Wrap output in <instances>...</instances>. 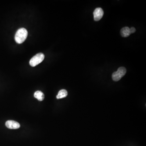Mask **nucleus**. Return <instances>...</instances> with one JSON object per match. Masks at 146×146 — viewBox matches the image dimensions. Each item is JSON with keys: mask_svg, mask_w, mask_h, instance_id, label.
Listing matches in <instances>:
<instances>
[{"mask_svg": "<svg viewBox=\"0 0 146 146\" xmlns=\"http://www.w3.org/2000/svg\"><path fill=\"white\" fill-rule=\"evenodd\" d=\"M28 31L27 30L24 28L19 29L16 32L15 39L16 42L18 44L23 43L27 38Z\"/></svg>", "mask_w": 146, "mask_h": 146, "instance_id": "1", "label": "nucleus"}, {"mask_svg": "<svg viewBox=\"0 0 146 146\" xmlns=\"http://www.w3.org/2000/svg\"><path fill=\"white\" fill-rule=\"evenodd\" d=\"M44 57V54L42 53H38L30 59L29 62L30 65L32 67H35L43 61Z\"/></svg>", "mask_w": 146, "mask_h": 146, "instance_id": "2", "label": "nucleus"}, {"mask_svg": "<svg viewBox=\"0 0 146 146\" xmlns=\"http://www.w3.org/2000/svg\"><path fill=\"white\" fill-rule=\"evenodd\" d=\"M104 14V11L102 8L100 7L96 8L93 12L94 20L95 21H99L103 17Z\"/></svg>", "mask_w": 146, "mask_h": 146, "instance_id": "4", "label": "nucleus"}, {"mask_svg": "<svg viewBox=\"0 0 146 146\" xmlns=\"http://www.w3.org/2000/svg\"><path fill=\"white\" fill-rule=\"evenodd\" d=\"M130 32L131 34L133 33L134 32H136V29H135V28L132 27L130 29Z\"/></svg>", "mask_w": 146, "mask_h": 146, "instance_id": "9", "label": "nucleus"}, {"mask_svg": "<svg viewBox=\"0 0 146 146\" xmlns=\"http://www.w3.org/2000/svg\"><path fill=\"white\" fill-rule=\"evenodd\" d=\"M5 126L8 128L10 129H17L20 127V124L16 121L9 120L6 121Z\"/></svg>", "mask_w": 146, "mask_h": 146, "instance_id": "5", "label": "nucleus"}, {"mask_svg": "<svg viewBox=\"0 0 146 146\" xmlns=\"http://www.w3.org/2000/svg\"><path fill=\"white\" fill-rule=\"evenodd\" d=\"M121 34L122 36L124 37H128L131 34L130 29L128 27L123 28L121 30Z\"/></svg>", "mask_w": 146, "mask_h": 146, "instance_id": "6", "label": "nucleus"}, {"mask_svg": "<svg viewBox=\"0 0 146 146\" xmlns=\"http://www.w3.org/2000/svg\"><path fill=\"white\" fill-rule=\"evenodd\" d=\"M68 91L65 89H62L58 93V95L57 96V99H60L62 98L66 97L68 95Z\"/></svg>", "mask_w": 146, "mask_h": 146, "instance_id": "8", "label": "nucleus"}, {"mask_svg": "<svg viewBox=\"0 0 146 146\" xmlns=\"http://www.w3.org/2000/svg\"><path fill=\"white\" fill-rule=\"evenodd\" d=\"M34 97L37 99L39 101H42L44 99V95L41 91H37L35 93Z\"/></svg>", "mask_w": 146, "mask_h": 146, "instance_id": "7", "label": "nucleus"}, {"mask_svg": "<svg viewBox=\"0 0 146 146\" xmlns=\"http://www.w3.org/2000/svg\"><path fill=\"white\" fill-rule=\"evenodd\" d=\"M126 73V70L124 67H121L118 69L117 71L115 72L112 75V78L115 81H119L122 77L125 76Z\"/></svg>", "mask_w": 146, "mask_h": 146, "instance_id": "3", "label": "nucleus"}]
</instances>
